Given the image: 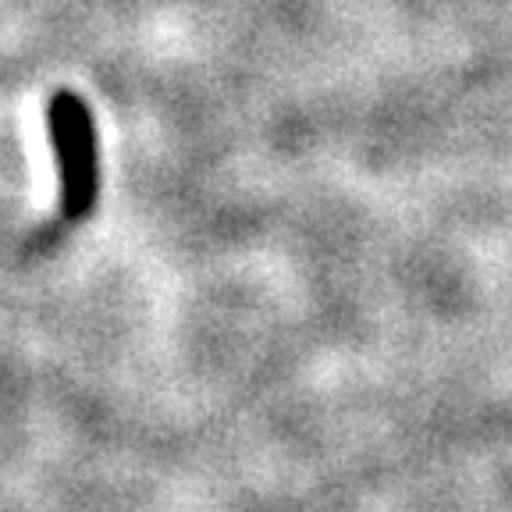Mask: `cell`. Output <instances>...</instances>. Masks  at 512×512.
I'll use <instances>...</instances> for the list:
<instances>
[{
	"label": "cell",
	"instance_id": "obj_1",
	"mask_svg": "<svg viewBox=\"0 0 512 512\" xmlns=\"http://www.w3.org/2000/svg\"><path fill=\"white\" fill-rule=\"evenodd\" d=\"M47 128L61 168V210L64 217H86L100 189L96 168V132L89 107L75 93H54L47 107Z\"/></svg>",
	"mask_w": 512,
	"mask_h": 512
}]
</instances>
